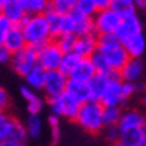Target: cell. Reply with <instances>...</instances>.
Listing matches in <instances>:
<instances>
[{
    "label": "cell",
    "instance_id": "cell-1",
    "mask_svg": "<svg viewBox=\"0 0 146 146\" xmlns=\"http://www.w3.org/2000/svg\"><path fill=\"white\" fill-rule=\"evenodd\" d=\"M97 52H100V54H103L106 57V60L109 61L112 70L116 72V73L121 72L131 58L128 55L127 49H125L124 43L116 37V35L98 36Z\"/></svg>",
    "mask_w": 146,
    "mask_h": 146
},
{
    "label": "cell",
    "instance_id": "cell-2",
    "mask_svg": "<svg viewBox=\"0 0 146 146\" xmlns=\"http://www.w3.org/2000/svg\"><path fill=\"white\" fill-rule=\"evenodd\" d=\"M27 46H31L35 49H39L40 46L46 45L52 40L49 24L46 21L45 15H35V17H25L24 21L19 24Z\"/></svg>",
    "mask_w": 146,
    "mask_h": 146
},
{
    "label": "cell",
    "instance_id": "cell-3",
    "mask_svg": "<svg viewBox=\"0 0 146 146\" xmlns=\"http://www.w3.org/2000/svg\"><path fill=\"white\" fill-rule=\"evenodd\" d=\"M103 110H104V106L102 103L87 102L81 106V110H79L75 122L90 134H98V133L104 130Z\"/></svg>",
    "mask_w": 146,
    "mask_h": 146
},
{
    "label": "cell",
    "instance_id": "cell-4",
    "mask_svg": "<svg viewBox=\"0 0 146 146\" xmlns=\"http://www.w3.org/2000/svg\"><path fill=\"white\" fill-rule=\"evenodd\" d=\"M48 106H49V110H51L52 115H55L58 118H66V119L75 121L82 104L66 91L64 94H61L60 97L48 100Z\"/></svg>",
    "mask_w": 146,
    "mask_h": 146
},
{
    "label": "cell",
    "instance_id": "cell-5",
    "mask_svg": "<svg viewBox=\"0 0 146 146\" xmlns=\"http://www.w3.org/2000/svg\"><path fill=\"white\" fill-rule=\"evenodd\" d=\"M63 58H64V52L57 45L55 40H51L37 49V64L43 67L46 72L60 70Z\"/></svg>",
    "mask_w": 146,
    "mask_h": 146
},
{
    "label": "cell",
    "instance_id": "cell-6",
    "mask_svg": "<svg viewBox=\"0 0 146 146\" xmlns=\"http://www.w3.org/2000/svg\"><path fill=\"white\" fill-rule=\"evenodd\" d=\"M29 137L27 127L23 125L21 122L15 119L9 113L0 115V142L5 140H18V142H25Z\"/></svg>",
    "mask_w": 146,
    "mask_h": 146
},
{
    "label": "cell",
    "instance_id": "cell-7",
    "mask_svg": "<svg viewBox=\"0 0 146 146\" xmlns=\"http://www.w3.org/2000/svg\"><path fill=\"white\" fill-rule=\"evenodd\" d=\"M9 64L17 75L25 78L37 66V49L31 48V46H27L23 51L12 55V60Z\"/></svg>",
    "mask_w": 146,
    "mask_h": 146
},
{
    "label": "cell",
    "instance_id": "cell-8",
    "mask_svg": "<svg viewBox=\"0 0 146 146\" xmlns=\"http://www.w3.org/2000/svg\"><path fill=\"white\" fill-rule=\"evenodd\" d=\"M122 19L116 12L109 8L104 11H98L97 15L94 17V29L97 36H104V35H115L116 30L119 29Z\"/></svg>",
    "mask_w": 146,
    "mask_h": 146
},
{
    "label": "cell",
    "instance_id": "cell-9",
    "mask_svg": "<svg viewBox=\"0 0 146 146\" xmlns=\"http://www.w3.org/2000/svg\"><path fill=\"white\" fill-rule=\"evenodd\" d=\"M64 33H72V35H76L78 37L87 36V35H96L94 18L84 17L73 11L70 15L66 17Z\"/></svg>",
    "mask_w": 146,
    "mask_h": 146
},
{
    "label": "cell",
    "instance_id": "cell-10",
    "mask_svg": "<svg viewBox=\"0 0 146 146\" xmlns=\"http://www.w3.org/2000/svg\"><path fill=\"white\" fill-rule=\"evenodd\" d=\"M125 102L127 98L124 96V81L119 78V75H115L110 78L100 103L104 108H121Z\"/></svg>",
    "mask_w": 146,
    "mask_h": 146
},
{
    "label": "cell",
    "instance_id": "cell-11",
    "mask_svg": "<svg viewBox=\"0 0 146 146\" xmlns=\"http://www.w3.org/2000/svg\"><path fill=\"white\" fill-rule=\"evenodd\" d=\"M67 85H69V76H66L64 73H61L60 70L48 72L46 82H45V87H43V94L48 100L57 98L67 91Z\"/></svg>",
    "mask_w": 146,
    "mask_h": 146
},
{
    "label": "cell",
    "instance_id": "cell-12",
    "mask_svg": "<svg viewBox=\"0 0 146 146\" xmlns=\"http://www.w3.org/2000/svg\"><path fill=\"white\" fill-rule=\"evenodd\" d=\"M0 15L8 18L14 25H19L27 17L21 5V0H2L0 2Z\"/></svg>",
    "mask_w": 146,
    "mask_h": 146
},
{
    "label": "cell",
    "instance_id": "cell-13",
    "mask_svg": "<svg viewBox=\"0 0 146 146\" xmlns=\"http://www.w3.org/2000/svg\"><path fill=\"white\" fill-rule=\"evenodd\" d=\"M0 46L6 48L12 55L19 52V51H23L24 48H27V42H25V37H24V33H23L21 27L15 25V27L0 40Z\"/></svg>",
    "mask_w": 146,
    "mask_h": 146
},
{
    "label": "cell",
    "instance_id": "cell-14",
    "mask_svg": "<svg viewBox=\"0 0 146 146\" xmlns=\"http://www.w3.org/2000/svg\"><path fill=\"white\" fill-rule=\"evenodd\" d=\"M142 33H143V23L137 15V17H133L128 19H122V23H121V25H119V29L116 30L115 35L124 43L130 37H134L137 35H142Z\"/></svg>",
    "mask_w": 146,
    "mask_h": 146
},
{
    "label": "cell",
    "instance_id": "cell-15",
    "mask_svg": "<svg viewBox=\"0 0 146 146\" xmlns=\"http://www.w3.org/2000/svg\"><path fill=\"white\" fill-rule=\"evenodd\" d=\"M143 76V63L140 58H130V61L125 64V67L119 72V78L124 82L137 84L142 81Z\"/></svg>",
    "mask_w": 146,
    "mask_h": 146
},
{
    "label": "cell",
    "instance_id": "cell-16",
    "mask_svg": "<svg viewBox=\"0 0 146 146\" xmlns=\"http://www.w3.org/2000/svg\"><path fill=\"white\" fill-rule=\"evenodd\" d=\"M146 121V115L142 113L137 109H127L124 110L121 122H119V131H125V130H134V128H143Z\"/></svg>",
    "mask_w": 146,
    "mask_h": 146
},
{
    "label": "cell",
    "instance_id": "cell-17",
    "mask_svg": "<svg viewBox=\"0 0 146 146\" xmlns=\"http://www.w3.org/2000/svg\"><path fill=\"white\" fill-rule=\"evenodd\" d=\"M96 75H97V70L94 67V64H92L91 58H82L81 63L76 66V69L69 75V79H72V81H78V82H84V84H88Z\"/></svg>",
    "mask_w": 146,
    "mask_h": 146
},
{
    "label": "cell",
    "instance_id": "cell-18",
    "mask_svg": "<svg viewBox=\"0 0 146 146\" xmlns=\"http://www.w3.org/2000/svg\"><path fill=\"white\" fill-rule=\"evenodd\" d=\"M97 35H87L78 37V43L75 46V52L81 58H91L97 52Z\"/></svg>",
    "mask_w": 146,
    "mask_h": 146
},
{
    "label": "cell",
    "instance_id": "cell-19",
    "mask_svg": "<svg viewBox=\"0 0 146 146\" xmlns=\"http://www.w3.org/2000/svg\"><path fill=\"white\" fill-rule=\"evenodd\" d=\"M45 18L49 24V30H51V36L52 40H57V39L64 35V25H66V17L57 14L55 11H52L51 8V2H49V8L45 12Z\"/></svg>",
    "mask_w": 146,
    "mask_h": 146
},
{
    "label": "cell",
    "instance_id": "cell-20",
    "mask_svg": "<svg viewBox=\"0 0 146 146\" xmlns=\"http://www.w3.org/2000/svg\"><path fill=\"white\" fill-rule=\"evenodd\" d=\"M110 81V76L102 75V73H97V75L88 82V88H90V97L91 102H102V97L104 94L106 88H108V84Z\"/></svg>",
    "mask_w": 146,
    "mask_h": 146
},
{
    "label": "cell",
    "instance_id": "cell-21",
    "mask_svg": "<svg viewBox=\"0 0 146 146\" xmlns=\"http://www.w3.org/2000/svg\"><path fill=\"white\" fill-rule=\"evenodd\" d=\"M110 8L121 17V19L137 17V6L133 0H112Z\"/></svg>",
    "mask_w": 146,
    "mask_h": 146
},
{
    "label": "cell",
    "instance_id": "cell-22",
    "mask_svg": "<svg viewBox=\"0 0 146 146\" xmlns=\"http://www.w3.org/2000/svg\"><path fill=\"white\" fill-rule=\"evenodd\" d=\"M124 46L131 58H140L145 54V49H146L145 35L142 33V35H137L134 37H130L128 40L124 42Z\"/></svg>",
    "mask_w": 146,
    "mask_h": 146
},
{
    "label": "cell",
    "instance_id": "cell-23",
    "mask_svg": "<svg viewBox=\"0 0 146 146\" xmlns=\"http://www.w3.org/2000/svg\"><path fill=\"white\" fill-rule=\"evenodd\" d=\"M119 142H121L124 146H146L143 128H134V130L121 131Z\"/></svg>",
    "mask_w": 146,
    "mask_h": 146
},
{
    "label": "cell",
    "instance_id": "cell-24",
    "mask_svg": "<svg viewBox=\"0 0 146 146\" xmlns=\"http://www.w3.org/2000/svg\"><path fill=\"white\" fill-rule=\"evenodd\" d=\"M67 92H69L70 96L75 97L81 104L87 103V102H91L88 84H84V82H78V81H72V79H69Z\"/></svg>",
    "mask_w": 146,
    "mask_h": 146
},
{
    "label": "cell",
    "instance_id": "cell-25",
    "mask_svg": "<svg viewBox=\"0 0 146 146\" xmlns=\"http://www.w3.org/2000/svg\"><path fill=\"white\" fill-rule=\"evenodd\" d=\"M46 76H48V72H46L43 67L40 66H36L27 76H25V82L30 88L33 90H42L43 91V87H45V82H46Z\"/></svg>",
    "mask_w": 146,
    "mask_h": 146
},
{
    "label": "cell",
    "instance_id": "cell-26",
    "mask_svg": "<svg viewBox=\"0 0 146 146\" xmlns=\"http://www.w3.org/2000/svg\"><path fill=\"white\" fill-rule=\"evenodd\" d=\"M21 5L29 17L45 15V12L49 8V2L46 0H21Z\"/></svg>",
    "mask_w": 146,
    "mask_h": 146
},
{
    "label": "cell",
    "instance_id": "cell-27",
    "mask_svg": "<svg viewBox=\"0 0 146 146\" xmlns=\"http://www.w3.org/2000/svg\"><path fill=\"white\" fill-rule=\"evenodd\" d=\"M124 110L121 108H104L103 110V124L104 128L108 127H118L121 122Z\"/></svg>",
    "mask_w": 146,
    "mask_h": 146
},
{
    "label": "cell",
    "instance_id": "cell-28",
    "mask_svg": "<svg viewBox=\"0 0 146 146\" xmlns=\"http://www.w3.org/2000/svg\"><path fill=\"white\" fill-rule=\"evenodd\" d=\"M91 61H92V64H94L97 73H102V75L110 76V78L115 76V75H119V73H116V72L112 70L109 61L106 60V57H104L103 54H100V52H96V54L91 57Z\"/></svg>",
    "mask_w": 146,
    "mask_h": 146
},
{
    "label": "cell",
    "instance_id": "cell-29",
    "mask_svg": "<svg viewBox=\"0 0 146 146\" xmlns=\"http://www.w3.org/2000/svg\"><path fill=\"white\" fill-rule=\"evenodd\" d=\"M75 12H78V14H81L84 17L94 18L97 15V12H98L96 0H76Z\"/></svg>",
    "mask_w": 146,
    "mask_h": 146
},
{
    "label": "cell",
    "instance_id": "cell-30",
    "mask_svg": "<svg viewBox=\"0 0 146 146\" xmlns=\"http://www.w3.org/2000/svg\"><path fill=\"white\" fill-rule=\"evenodd\" d=\"M81 57H79L76 52H69V54H64V58H63V63L60 66V72L64 73L66 76H69L70 73L76 69V66L81 63Z\"/></svg>",
    "mask_w": 146,
    "mask_h": 146
},
{
    "label": "cell",
    "instance_id": "cell-31",
    "mask_svg": "<svg viewBox=\"0 0 146 146\" xmlns=\"http://www.w3.org/2000/svg\"><path fill=\"white\" fill-rule=\"evenodd\" d=\"M57 45L61 48V51L64 54H69V52H75V46L78 43V36L72 35V33H64L57 39Z\"/></svg>",
    "mask_w": 146,
    "mask_h": 146
},
{
    "label": "cell",
    "instance_id": "cell-32",
    "mask_svg": "<svg viewBox=\"0 0 146 146\" xmlns=\"http://www.w3.org/2000/svg\"><path fill=\"white\" fill-rule=\"evenodd\" d=\"M75 6H76V0H54V2H51L52 11H55L57 14L64 17L70 15L75 11Z\"/></svg>",
    "mask_w": 146,
    "mask_h": 146
},
{
    "label": "cell",
    "instance_id": "cell-33",
    "mask_svg": "<svg viewBox=\"0 0 146 146\" xmlns=\"http://www.w3.org/2000/svg\"><path fill=\"white\" fill-rule=\"evenodd\" d=\"M42 118L40 115H29L27 118V124H25V127H27V131H29V136L36 139L42 134Z\"/></svg>",
    "mask_w": 146,
    "mask_h": 146
},
{
    "label": "cell",
    "instance_id": "cell-34",
    "mask_svg": "<svg viewBox=\"0 0 146 146\" xmlns=\"http://www.w3.org/2000/svg\"><path fill=\"white\" fill-rule=\"evenodd\" d=\"M48 124L51 128V143L57 145L60 140V136H61V128H60V118L55 115H49L48 116Z\"/></svg>",
    "mask_w": 146,
    "mask_h": 146
},
{
    "label": "cell",
    "instance_id": "cell-35",
    "mask_svg": "<svg viewBox=\"0 0 146 146\" xmlns=\"http://www.w3.org/2000/svg\"><path fill=\"white\" fill-rule=\"evenodd\" d=\"M45 106V102L42 97H36L33 102L27 103V110H29V115H40V112Z\"/></svg>",
    "mask_w": 146,
    "mask_h": 146
},
{
    "label": "cell",
    "instance_id": "cell-36",
    "mask_svg": "<svg viewBox=\"0 0 146 146\" xmlns=\"http://www.w3.org/2000/svg\"><path fill=\"white\" fill-rule=\"evenodd\" d=\"M104 133V139L108 142H110L112 145H115L119 142V136H121V131H119V127H108L103 130Z\"/></svg>",
    "mask_w": 146,
    "mask_h": 146
},
{
    "label": "cell",
    "instance_id": "cell-37",
    "mask_svg": "<svg viewBox=\"0 0 146 146\" xmlns=\"http://www.w3.org/2000/svg\"><path fill=\"white\" fill-rule=\"evenodd\" d=\"M14 27H15V25L12 24L8 18H5L3 15H0V40H2V39L8 35V33Z\"/></svg>",
    "mask_w": 146,
    "mask_h": 146
},
{
    "label": "cell",
    "instance_id": "cell-38",
    "mask_svg": "<svg viewBox=\"0 0 146 146\" xmlns=\"http://www.w3.org/2000/svg\"><path fill=\"white\" fill-rule=\"evenodd\" d=\"M19 94H21V97L24 98L27 103H30V102H33L35 98L37 97V94H36V91L33 90V88H30L29 85H23L21 88H19Z\"/></svg>",
    "mask_w": 146,
    "mask_h": 146
},
{
    "label": "cell",
    "instance_id": "cell-39",
    "mask_svg": "<svg viewBox=\"0 0 146 146\" xmlns=\"http://www.w3.org/2000/svg\"><path fill=\"white\" fill-rule=\"evenodd\" d=\"M137 92V88H136V84H130V82H124V96H125V98H128L131 97V96H134Z\"/></svg>",
    "mask_w": 146,
    "mask_h": 146
},
{
    "label": "cell",
    "instance_id": "cell-40",
    "mask_svg": "<svg viewBox=\"0 0 146 146\" xmlns=\"http://www.w3.org/2000/svg\"><path fill=\"white\" fill-rule=\"evenodd\" d=\"M9 102H11V98H9V94L5 91V88H0V108H2V110L5 109H8V106H9Z\"/></svg>",
    "mask_w": 146,
    "mask_h": 146
},
{
    "label": "cell",
    "instance_id": "cell-41",
    "mask_svg": "<svg viewBox=\"0 0 146 146\" xmlns=\"http://www.w3.org/2000/svg\"><path fill=\"white\" fill-rule=\"evenodd\" d=\"M11 60H12V54L6 48L0 46V61L5 64V63H11Z\"/></svg>",
    "mask_w": 146,
    "mask_h": 146
},
{
    "label": "cell",
    "instance_id": "cell-42",
    "mask_svg": "<svg viewBox=\"0 0 146 146\" xmlns=\"http://www.w3.org/2000/svg\"><path fill=\"white\" fill-rule=\"evenodd\" d=\"M0 146H25V143L18 140H5V142H0Z\"/></svg>",
    "mask_w": 146,
    "mask_h": 146
},
{
    "label": "cell",
    "instance_id": "cell-43",
    "mask_svg": "<svg viewBox=\"0 0 146 146\" xmlns=\"http://www.w3.org/2000/svg\"><path fill=\"white\" fill-rule=\"evenodd\" d=\"M137 9H146V0H136Z\"/></svg>",
    "mask_w": 146,
    "mask_h": 146
},
{
    "label": "cell",
    "instance_id": "cell-44",
    "mask_svg": "<svg viewBox=\"0 0 146 146\" xmlns=\"http://www.w3.org/2000/svg\"><path fill=\"white\" fill-rule=\"evenodd\" d=\"M140 103H142V106L146 109V91L142 94V98H140Z\"/></svg>",
    "mask_w": 146,
    "mask_h": 146
},
{
    "label": "cell",
    "instance_id": "cell-45",
    "mask_svg": "<svg viewBox=\"0 0 146 146\" xmlns=\"http://www.w3.org/2000/svg\"><path fill=\"white\" fill-rule=\"evenodd\" d=\"M143 134H145V140H146V121H145V125H143Z\"/></svg>",
    "mask_w": 146,
    "mask_h": 146
},
{
    "label": "cell",
    "instance_id": "cell-46",
    "mask_svg": "<svg viewBox=\"0 0 146 146\" xmlns=\"http://www.w3.org/2000/svg\"><path fill=\"white\" fill-rule=\"evenodd\" d=\"M112 146H124L121 142H118V143H115V145H112Z\"/></svg>",
    "mask_w": 146,
    "mask_h": 146
}]
</instances>
